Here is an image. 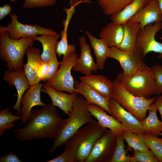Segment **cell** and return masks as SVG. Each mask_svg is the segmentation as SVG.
<instances>
[{"label": "cell", "instance_id": "6da1fadb", "mask_svg": "<svg viewBox=\"0 0 162 162\" xmlns=\"http://www.w3.org/2000/svg\"><path fill=\"white\" fill-rule=\"evenodd\" d=\"M65 119L51 104L40 109L32 110L26 126L14 131L16 138L21 142L39 139L54 138Z\"/></svg>", "mask_w": 162, "mask_h": 162}, {"label": "cell", "instance_id": "7a4b0ae2", "mask_svg": "<svg viewBox=\"0 0 162 162\" xmlns=\"http://www.w3.org/2000/svg\"><path fill=\"white\" fill-rule=\"evenodd\" d=\"M106 129L96 121L86 124L65 143V149L70 151L74 162H85L95 144Z\"/></svg>", "mask_w": 162, "mask_h": 162}, {"label": "cell", "instance_id": "3957f363", "mask_svg": "<svg viewBox=\"0 0 162 162\" xmlns=\"http://www.w3.org/2000/svg\"><path fill=\"white\" fill-rule=\"evenodd\" d=\"M87 103L85 99L77 95L74 100L72 110L68 117L65 119L58 133L53 140L51 148L48 151L52 154L56 149L64 145L81 127L96 122L87 109Z\"/></svg>", "mask_w": 162, "mask_h": 162}, {"label": "cell", "instance_id": "277c9868", "mask_svg": "<svg viewBox=\"0 0 162 162\" xmlns=\"http://www.w3.org/2000/svg\"><path fill=\"white\" fill-rule=\"evenodd\" d=\"M35 40L34 37L13 39L3 26H0V57L7 62L8 71L23 68L24 56L27 49L32 47Z\"/></svg>", "mask_w": 162, "mask_h": 162}, {"label": "cell", "instance_id": "5b68a950", "mask_svg": "<svg viewBox=\"0 0 162 162\" xmlns=\"http://www.w3.org/2000/svg\"><path fill=\"white\" fill-rule=\"evenodd\" d=\"M113 82V90L112 98L139 121H142L146 117L147 112L156 97L146 98L136 96L127 90L116 79Z\"/></svg>", "mask_w": 162, "mask_h": 162}, {"label": "cell", "instance_id": "8992f818", "mask_svg": "<svg viewBox=\"0 0 162 162\" xmlns=\"http://www.w3.org/2000/svg\"><path fill=\"white\" fill-rule=\"evenodd\" d=\"M116 79L125 88L137 97L148 98L155 91V81L150 68L130 75L119 74Z\"/></svg>", "mask_w": 162, "mask_h": 162}, {"label": "cell", "instance_id": "52a82bcc", "mask_svg": "<svg viewBox=\"0 0 162 162\" xmlns=\"http://www.w3.org/2000/svg\"><path fill=\"white\" fill-rule=\"evenodd\" d=\"M78 57L73 53L60 62V67L55 74L45 84L58 92L66 91L74 93V82L71 74Z\"/></svg>", "mask_w": 162, "mask_h": 162}, {"label": "cell", "instance_id": "ba28073f", "mask_svg": "<svg viewBox=\"0 0 162 162\" xmlns=\"http://www.w3.org/2000/svg\"><path fill=\"white\" fill-rule=\"evenodd\" d=\"M108 58L118 61L123 69L122 73L126 75H130L150 68L144 62L142 54L136 49L123 51L114 47H111Z\"/></svg>", "mask_w": 162, "mask_h": 162}, {"label": "cell", "instance_id": "9c48e42d", "mask_svg": "<svg viewBox=\"0 0 162 162\" xmlns=\"http://www.w3.org/2000/svg\"><path fill=\"white\" fill-rule=\"evenodd\" d=\"M162 29V22H158L149 24L140 30L136 48L144 57L147 53L152 52L159 53L158 58H162V43L157 41L155 38L156 33Z\"/></svg>", "mask_w": 162, "mask_h": 162}, {"label": "cell", "instance_id": "30bf717a", "mask_svg": "<svg viewBox=\"0 0 162 162\" xmlns=\"http://www.w3.org/2000/svg\"><path fill=\"white\" fill-rule=\"evenodd\" d=\"M117 135L110 129L98 140L85 162H110L115 148Z\"/></svg>", "mask_w": 162, "mask_h": 162}, {"label": "cell", "instance_id": "8fae6325", "mask_svg": "<svg viewBox=\"0 0 162 162\" xmlns=\"http://www.w3.org/2000/svg\"><path fill=\"white\" fill-rule=\"evenodd\" d=\"M11 22L4 28L8 31L10 38L18 40L23 37H34L44 34H53L56 32L53 30L44 28L37 24H23L18 20V16L15 14H10Z\"/></svg>", "mask_w": 162, "mask_h": 162}, {"label": "cell", "instance_id": "7c38bea8", "mask_svg": "<svg viewBox=\"0 0 162 162\" xmlns=\"http://www.w3.org/2000/svg\"><path fill=\"white\" fill-rule=\"evenodd\" d=\"M108 106L112 115L120 122L127 130L139 135L145 133L142 128L141 122L113 98L109 99Z\"/></svg>", "mask_w": 162, "mask_h": 162}, {"label": "cell", "instance_id": "4fadbf2b", "mask_svg": "<svg viewBox=\"0 0 162 162\" xmlns=\"http://www.w3.org/2000/svg\"><path fill=\"white\" fill-rule=\"evenodd\" d=\"M43 84L42 83L30 86L25 92L21 101L22 106L20 108V115L22 123L27 122L32 108L35 106H44L46 104L42 102L40 92Z\"/></svg>", "mask_w": 162, "mask_h": 162}, {"label": "cell", "instance_id": "5bb4252c", "mask_svg": "<svg viewBox=\"0 0 162 162\" xmlns=\"http://www.w3.org/2000/svg\"><path fill=\"white\" fill-rule=\"evenodd\" d=\"M3 79L11 86H14L17 92V100L13 109L20 115V108L22 98L25 91L30 86L23 68L16 71H5Z\"/></svg>", "mask_w": 162, "mask_h": 162}, {"label": "cell", "instance_id": "9a60e30c", "mask_svg": "<svg viewBox=\"0 0 162 162\" xmlns=\"http://www.w3.org/2000/svg\"><path fill=\"white\" fill-rule=\"evenodd\" d=\"M81 53L73 68L74 71H77L85 75L92 74V71L97 72L99 70L92 56L90 46L84 36L79 39Z\"/></svg>", "mask_w": 162, "mask_h": 162}, {"label": "cell", "instance_id": "2e32d148", "mask_svg": "<svg viewBox=\"0 0 162 162\" xmlns=\"http://www.w3.org/2000/svg\"><path fill=\"white\" fill-rule=\"evenodd\" d=\"M87 109L101 127L109 129L116 135L122 134L123 131L127 130L112 115H108L106 111L99 106L93 104H88Z\"/></svg>", "mask_w": 162, "mask_h": 162}, {"label": "cell", "instance_id": "e0dca14e", "mask_svg": "<svg viewBox=\"0 0 162 162\" xmlns=\"http://www.w3.org/2000/svg\"><path fill=\"white\" fill-rule=\"evenodd\" d=\"M128 20L139 23L140 30L152 23L161 22L162 13L156 0H152Z\"/></svg>", "mask_w": 162, "mask_h": 162}, {"label": "cell", "instance_id": "ac0fdd59", "mask_svg": "<svg viewBox=\"0 0 162 162\" xmlns=\"http://www.w3.org/2000/svg\"><path fill=\"white\" fill-rule=\"evenodd\" d=\"M43 88L41 92L50 97L51 104L58 107L69 116L72 110L74 101L78 95L76 93L69 94L57 91L45 84L43 85Z\"/></svg>", "mask_w": 162, "mask_h": 162}, {"label": "cell", "instance_id": "d6986e66", "mask_svg": "<svg viewBox=\"0 0 162 162\" xmlns=\"http://www.w3.org/2000/svg\"><path fill=\"white\" fill-rule=\"evenodd\" d=\"M41 51L39 48L32 47L28 48L26 52L27 61L23 64V68L30 86L38 84L40 81L37 76V71L42 62L40 57Z\"/></svg>", "mask_w": 162, "mask_h": 162}, {"label": "cell", "instance_id": "ffe728a7", "mask_svg": "<svg viewBox=\"0 0 162 162\" xmlns=\"http://www.w3.org/2000/svg\"><path fill=\"white\" fill-rule=\"evenodd\" d=\"M80 81V82L77 81L75 82L74 92L83 96L88 104H91L97 105L112 115L108 106L109 99L100 95L86 82Z\"/></svg>", "mask_w": 162, "mask_h": 162}, {"label": "cell", "instance_id": "44dd1931", "mask_svg": "<svg viewBox=\"0 0 162 162\" xmlns=\"http://www.w3.org/2000/svg\"><path fill=\"white\" fill-rule=\"evenodd\" d=\"M80 80L87 84L103 97L110 99L112 97L113 81L105 76L100 75H85L79 77Z\"/></svg>", "mask_w": 162, "mask_h": 162}, {"label": "cell", "instance_id": "7402d4cb", "mask_svg": "<svg viewBox=\"0 0 162 162\" xmlns=\"http://www.w3.org/2000/svg\"><path fill=\"white\" fill-rule=\"evenodd\" d=\"M124 36L123 25L112 22L102 28L99 37L110 48L118 49Z\"/></svg>", "mask_w": 162, "mask_h": 162}, {"label": "cell", "instance_id": "603a6c76", "mask_svg": "<svg viewBox=\"0 0 162 162\" xmlns=\"http://www.w3.org/2000/svg\"><path fill=\"white\" fill-rule=\"evenodd\" d=\"M122 25L124 36L122 42L118 49L123 51L136 50V40L140 30L139 23L128 20Z\"/></svg>", "mask_w": 162, "mask_h": 162}, {"label": "cell", "instance_id": "cb8c5ba5", "mask_svg": "<svg viewBox=\"0 0 162 162\" xmlns=\"http://www.w3.org/2000/svg\"><path fill=\"white\" fill-rule=\"evenodd\" d=\"M60 37V34L56 33L34 37L35 40L40 42L43 46V50L40 54L42 61L49 62L51 59L56 57L57 40Z\"/></svg>", "mask_w": 162, "mask_h": 162}, {"label": "cell", "instance_id": "d4e9b609", "mask_svg": "<svg viewBox=\"0 0 162 162\" xmlns=\"http://www.w3.org/2000/svg\"><path fill=\"white\" fill-rule=\"evenodd\" d=\"M91 46L94 51L96 58V64L99 69L102 70L106 59L108 58L110 47L100 38H97L89 32L85 31Z\"/></svg>", "mask_w": 162, "mask_h": 162}, {"label": "cell", "instance_id": "484cf974", "mask_svg": "<svg viewBox=\"0 0 162 162\" xmlns=\"http://www.w3.org/2000/svg\"><path fill=\"white\" fill-rule=\"evenodd\" d=\"M152 0H134L119 12L111 15L112 22L122 24L146 5Z\"/></svg>", "mask_w": 162, "mask_h": 162}, {"label": "cell", "instance_id": "4316f807", "mask_svg": "<svg viewBox=\"0 0 162 162\" xmlns=\"http://www.w3.org/2000/svg\"><path fill=\"white\" fill-rule=\"evenodd\" d=\"M157 110L154 102L152 103L148 110V116L141 122L142 128L145 133L158 136L162 131V122L157 116Z\"/></svg>", "mask_w": 162, "mask_h": 162}, {"label": "cell", "instance_id": "83f0119b", "mask_svg": "<svg viewBox=\"0 0 162 162\" xmlns=\"http://www.w3.org/2000/svg\"><path fill=\"white\" fill-rule=\"evenodd\" d=\"M134 0H98V4L105 15H111L120 12Z\"/></svg>", "mask_w": 162, "mask_h": 162}, {"label": "cell", "instance_id": "f1b7e54d", "mask_svg": "<svg viewBox=\"0 0 162 162\" xmlns=\"http://www.w3.org/2000/svg\"><path fill=\"white\" fill-rule=\"evenodd\" d=\"M140 135L158 161L162 162V138L146 133Z\"/></svg>", "mask_w": 162, "mask_h": 162}, {"label": "cell", "instance_id": "f546056e", "mask_svg": "<svg viewBox=\"0 0 162 162\" xmlns=\"http://www.w3.org/2000/svg\"><path fill=\"white\" fill-rule=\"evenodd\" d=\"M122 136L128 145V149L131 151L142 150L149 149L140 135L136 134L127 130L122 134Z\"/></svg>", "mask_w": 162, "mask_h": 162}, {"label": "cell", "instance_id": "4dcf8cb0", "mask_svg": "<svg viewBox=\"0 0 162 162\" xmlns=\"http://www.w3.org/2000/svg\"><path fill=\"white\" fill-rule=\"evenodd\" d=\"M68 26H64V29L60 33L61 38L58 41L56 52L58 56L60 57L63 56L62 59H64L71 54L75 52L76 48L73 44H68L67 38V30Z\"/></svg>", "mask_w": 162, "mask_h": 162}, {"label": "cell", "instance_id": "1f68e13d", "mask_svg": "<svg viewBox=\"0 0 162 162\" xmlns=\"http://www.w3.org/2000/svg\"><path fill=\"white\" fill-rule=\"evenodd\" d=\"M125 147L122 134L117 135L116 146L110 162H130L131 157L128 154V151Z\"/></svg>", "mask_w": 162, "mask_h": 162}, {"label": "cell", "instance_id": "d6a6232c", "mask_svg": "<svg viewBox=\"0 0 162 162\" xmlns=\"http://www.w3.org/2000/svg\"><path fill=\"white\" fill-rule=\"evenodd\" d=\"M9 108H5L0 111V136L5 132V130L12 128L15 125L14 122L20 120L21 117L20 115H14L9 112Z\"/></svg>", "mask_w": 162, "mask_h": 162}, {"label": "cell", "instance_id": "836d02e7", "mask_svg": "<svg viewBox=\"0 0 162 162\" xmlns=\"http://www.w3.org/2000/svg\"><path fill=\"white\" fill-rule=\"evenodd\" d=\"M134 151L130 162H159L151 150Z\"/></svg>", "mask_w": 162, "mask_h": 162}, {"label": "cell", "instance_id": "e575fe53", "mask_svg": "<svg viewBox=\"0 0 162 162\" xmlns=\"http://www.w3.org/2000/svg\"><path fill=\"white\" fill-rule=\"evenodd\" d=\"M155 81L154 94L157 95L162 94V66L155 64L150 68Z\"/></svg>", "mask_w": 162, "mask_h": 162}, {"label": "cell", "instance_id": "d590c367", "mask_svg": "<svg viewBox=\"0 0 162 162\" xmlns=\"http://www.w3.org/2000/svg\"><path fill=\"white\" fill-rule=\"evenodd\" d=\"M57 0H24L22 7L29 9L37 7L52 6L55 5Z\"/></svg>", "mask_w": 162, "mask_h": 162}, {"label": "cell", "instance_id": "8d00e7d4", "mask_svg": "<svg viewBox=\"0 0 162 162\" xmlns=\"http://www.w3.org/2000/svg\"><path fill=\"white\" fill-rule=\"evenodd\" d=\"M50 67L48 72L42 80L43 81H47L52 77L58 70L60 62L58 61L56 57L50 59L49 61Z\"/></svg>", "mask_w": 162, "mask_h": 162}, {"label": "cell", "instance_id": "74e56055", "mask_svg": "<svg viewBox=\"0 0 162 162\" xmlns=\"http://www.w3.org/2000/svg\"><path fill=\"white\" fill-rule=\"evenodd\" d=\"M47 162H74L70 151L65 149L63 153L58 156L47 161Z\"/></svg>", "mask_w": 162, "mask_h": 162}, {"label": "cell", "instance_id": "f35d334b", "mask_svg": "<svg viewBox=\"0 0 162 162\" xmlns=\"http://www.w3.org/2000/svg\"><path fill=\"white\" fill-rule=\"evenodd\" d=\"M50 67V62L42 61L40 64L37 71V76L41 81L46 76L49 70Z\"/></svg>", "mask_w": 162, "mask_h": 162}, {"label": "cell", "instance_id": "ab89813d", "mask_svg": "<svg viewBox=\"0 0 162 162\" xmlns=\"http://www.w3.org/2000/svg\"><path fill=\"white\" fill-rule=\"evenodd\" d=\"M0 162H22L16 153L10 152L0 158Z\"/></svg>", "mask_w": 162, "mask_h": 162}, {"label": "cell", "instance_id": "60d3db41", "mask_svg": "<svg viewBox=\"0 0 162 162\" xmlns=\"http://www.w3.org/2000/svg\"><path fill=\"white\" fill-rule=\"evenodd\" d=\"M11 7L10 4H6L0 7V20H2L7 15L10 13Z\"/></svg>", "mask_w": 162, "mask_h": 162}, {"label": "cell", "instance_id": "b9f144b4", "mask_svg": "<svg viewBox=\"0 0 162 162\" xmlns=\"http://www.w3.org/2000/svg\"><path fill=\"white\" fill-rule=\"evenodd\" d=\"M154 102L161 115L162 120V95H159L156 97Z\"/></svg>", "mask_w": 162, "mask_h": 162}, {"label": "cell", "instance_id": "7bdbcfd3", "mask_svg": "<svg viewBox=\"0 0 162 162\" xmlns=\"http://www.w3.org/2000/svg\"><path fill=\"white\" fill-rule=\"evenodd\" d=\"M157 2L162 13V0H156Z\"/></svg>", "mask_w": 162, "mask_h": 162}, {"label": "cell", "instance_id": "ee69618b", "mask_svg": "<svg viewBox=\"0 0 162 162\" xmlns=\"http://www.w3.org/2000/svg\"><path fill=\"white\" fill-rule=\"evenodd\" d=\"M11 2H13L15 1H16V0H9Z\"/></svg>", "mask_w": 162, "mask_h": 162}, {"label": "cell", "instance_id": "f6af8a7d", "mask_svg": "<svg viewBox=\"0 0 162 162\" xmlns=\"http://www.w3.org/2000/svg\"><path fill=\"white\" fill-rule=\"evenodd\" d=\"M159 136H162V131L159 134Z\"/></svg>", "mask_w": 162, "mask_h": 162}, {"label": "cell", "instance_id": "bcb514c9", "mask_svg": "<svg viewBox=\"0 0 162 162\" xmlns=\"http://www.w3.org/2000/svg\"><path fill=\"white\" fill-rule=\"evenodd\" d=\"M159 38L161 40H162V37H159Z\"/></svg>", "mask_w": 162, "mask_h": 162}]
</instances>
